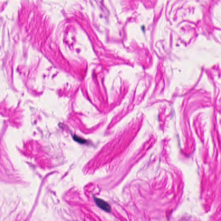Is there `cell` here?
<instances>
[{
	"label": "cell",
	"instance_id": "obj_1",
	"mask_svg": "<svg viewBox=\"0 0 221 221\" xmlns=\"http://www.w3.org/2000/svg\"><path fill=\"white\" fill-rule=\"evenodd\" d=\"M94 200L97 206L102 209V210H104L107 212H110L111 211V207L110 205L106 202L97 198H95Z\"/></svg>",
	"mask_w": 221,
	"mask_h": 221
},
{
	"label": "cell",
	"instance_id": "obj_2",
	"mask_svg": "<svg viewBox=\"0 0 221 221\" xmlns=\"http://www.w3.org/2000/svg\"><path fill=\"white\" fill-rule=\"evenodd\" d=\"M74 139L75 140L77 141V142L81 143H83L85 142V140H82V138L78 137H74Z\"/></svg>",
	"mask_w": 221,
	"mask_h": 221
}]
</instances>
